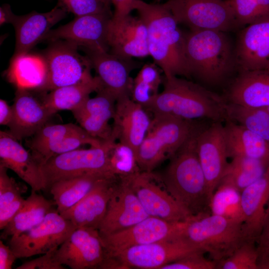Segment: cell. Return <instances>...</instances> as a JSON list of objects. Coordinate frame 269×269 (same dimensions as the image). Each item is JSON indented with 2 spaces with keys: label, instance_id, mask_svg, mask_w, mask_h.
Here are the masks:
<instances>
[{
  "label": "cell",
  "instance_id": "obj_1",
  "mask_svg": "<svg viewBox=\"0 0 269 269\" xmlns=\"http://www.w3.org/2000/svg\"><path fill=\"white\" fill-rule=\"evenodd\" d=\"M136 10L147 32L149 55L165 76L191 77L185 54V37L179 23L163 3L136 0Z\"/></svg>",
  "mask_w": 269,
  "mask_h": 269
},
{
  "label": "cell",
  "instance_id": "obj_2",
  "mask_svg": "<svg viewBox=\"0 0 269 269\" xmlns=\"http://www.w3.org/2000/svg\"><path fill=\"white\" fill-rule=\"evenodd\" d=\"M163 91L144 108L153 115H166L184 120H227L223 96L202 85L177 76L163 77Z\"/></svg>",
  "mask_w": 269,
  "mask_h": 269
},
{
  "label": "cell",
  "instance_id": "obj_3",
  "mask_svg": "<svg viewBox=\"0 0 269 269\" xmlns=\"http://www.w3.org/2000/svg\"><path fill=\"white\" fill-rule=\"evenodd\" d=\"M228 32L190 30L185 34V54L191 77L203 85H222L237 71L235 44Z\"/></svg>",
  "mask_w": 269,
  "mask_h": 269
},
{
  "label": "cell",
  "instance_id": "obj_4",
  "mask_svg": "<svg viewBox=\"0 0 269 269\" xmlns=\"http://www.w3.org/2000/svg\"><path fill=\"white\" fill-rule=\"evenodd\" d=\"M198 129L169 159L161 176L172 197L190 215L211 213L210 198L196 147Z\"/></svg>",
  "mask_w": 269,
  "mask_h": 269
},
{
  "label": "cell",
  "instance_id": "obj_5",
  "mask_svg": "<svg viewBox=\"0 0 269 269\" xmlns=\"http://www.w3.org/2000/svg\"><path fill=\"white\" fill-rule=\"evenodd\" d=\"M201 126L194 121L170 115H153L136 154L140 171L152 172L162 162L169 159Z\"/></svg>",
  "mask_w": 269,
  "mask_h": 269
},
{
  "label": "cell",
  "instance_id": "obj_6",
  "mask_svg": "<svg viewBox=\"0 0 269 269\" xmlns=\"http://www.w3.org/2000/svg\"><path fill=\"white\" fill-rule=\"evenodd\" d=\"M181 237L208 253L216 264L231 256L246 241L242 223L211 213L189 218Z\"/></svg>",
  "mask_w": 269,
  "mask_h": 269
},
{
  "label": "cell",
  "instance_id": "obj_7",
  "mask_svg": "<svg viewBox=\"0 0 269 269\" xmlns=\"http://www.w3.org/2000/svg\"><path fill=\"white\" fill-rule=\"evenodd\" d=\"M197 251H203L181 237L163 240L107 255L100 269H161Z\"/></svg>",
  "mask_w": 269,
  "mask_h": 269
},
{
  "label": "cell",
  "instance_id": "obj_8",
  "mask_svg": "<svg viewBox=\"0 0 269 269\" xmlns=\"http://www.w3.org/2000/svg\"><path fill=\"white\" fill-rule=\"evenodd\" d=\"M116 141L111 138L99 146L79 148L50 158L41 166L45 190L61 179L95 173L115 175L111 168L110 153Z\"/></svg>",
  "mask_w": 269,
  "mask_h": 269
},
{
  "label": "cell",
  "instance_id": "obj_9",
  "mask_svg": "<svg viewBox=\"0 0 269 269\" xmlns=\"http://www.w3.org/2000/svg\"><path fill=\"white\" fill-rule=\"evenodd\" d=\"M163 4L190 30L238 29L228 0H167Z\"/></svg>",
  "mask_w": 269,
  "mask_h": 269
},
{
  "label": "cell",
  "instance_id": "obj_10",
  "mask_svg": "<svg viewBox=\"0 0 269 269\" xmlns=\"http://www.w3.org/2000/svg\"><path fill=\"white\" fill-rule=\"evenodd\" d=\"M121 177L127 181L149 216L172 222H185L192 216L170 194L161 176L139 171Z\"/></svg>",
  "mask_w": 269,
  "mask_h": 269
},
{
  "label": "cell",
  "instance_id": "obj_11",
  "mask_svg": "<svg viewBox=\"0 0 269 269\" xmlns=\"http://www.w3.org/2000/svg\"><path fill=\"white\" fill-rule=\"evenodd\" d=\"M76 228L57 211L52 210L37 225L10 237L8 245L17 259L43 255L57 249Z\"/></svg>",
  "mask_w": 269,
  "mask_h": 269
},
{
  "label": "cell",
  "instance_id": "obj_12",
  "mask_svg": "<svg viewBox=\"0 0 269 269\" xmlns=\"http://www.w3.org/2000/svg\"><path fill=\"white\" fill-rule=\"evenodd\" d=\"M74 44L57 40L50 45L42 54L48 68V78L45 91L76 84L92 78V67L86 55L78 52Z\"/></svg>",
  "mask_w": 269,
  "mask_h": 269
},
{
  "label": "cell",
  "instance_id": "obj_13",
  "mask_svg": "<svg viewBox=\"0 0 269 269\" xmlns=\"http://www.w3.org/2000/svg\"><path fill=\"white\" fill-rule=\"evenodd\" d=\"M185 224L149 216L129 228L101 236L105 256L133 246L181 237Z\"/></svg>",
  "mask_w": 269,
  "mask_h": 269
},
{
  "label": "cell",
  "instance_id": "obj_14",
  "mask_svg": "<svg viewBox=\"0 0 269 269\" xmlns=\"http://www.w3.org/2000/svg\"><path fill=\"white\" fill-rule=\"evenodd\" d=\"M113 15L104 12L76 16L69 22L52 29L43 41L64 40L83 50L109 51L108 34Z\"/></svg>",
  "mask_w": 269,
  "mask_h": 269
},
{
  "label": "cell",
  "instance_id": "obj_15",
  "mask_svg": "<svg viewBox=\"0 0 269 269\" xmlns=\"http://www.w3.org/2000/svg\"><path fill=\"white\" fill-rule=\"evenodd\" d=\"M56 261L71 269L100 268L104 258V248L98 229L76 228L55 251Z\"/></svg>",
  "mask_w": 269,
  "mask_h": 269
},
{
  "label": "cell",
  "instance_id": "obj_16",
  "mask_svg": "<svg viewBox=\"0 0 269 269\" xmlns=\"http://www.w3.org/2000/svg\"><path fill=\"white\" fill-rule=\"evenodd\" d=\"M221 122H213L197 133L196 151L206 179L211 198L220 182L228 165L223 125Z\"/></svg>",
  "mask_w": 269,
  "mask_h": 269
},
{
  "label": "cell",
  "instance_id": "obj_17",
  "mask_svg": "<svg viewBox=\"0 0 269 269\" xmlns=\"http://www.w3.org/2000/svg\"><path fill=\"white\" fill-rule=\"evenodd\" d=\"M46 93L16 89L11 106L13 116L8 131L18 140L33 136L54 115L44 102Z\"/></svg>",
  "mask_w": 269,
  "mask_h": 269
},
{
  "label": "cell",
  "instance_id": "obj_18",
  "mask_svg": "<svg viewBox=\"0 0 269 269\" xmlns=\"http://www.w3.org/2000/svg\"><path fill=\"white\" fill-rule=\"evenodd\" d=\"M148 217L127 181L119 177L98 230L101 236L109 235L129 228Z\"/></svg>",
  "mask_w": 269,
  "mask_h": 269
},
{
  "label": "cell",
  "instance_id": "obj_19",
  "mask_svg": "<svg viewBox=\"0 0 269 269\" xmlns=\"http://www.w3.org/2000/svg\"><path fill=\"white\" fill-rule=\"evenodd\" d=\"M238 72L269 66V16L248 25L238 32L235 44Z\"/></svg>",
  "mask_w": 269,
  "mask_h": 269
},
{
  "label": "cell",
  "instance_id": "obj_20",
  "mask_svg": "<svg viewBox=\"0 0 269 269\" xmlns=\"http://www.w3.org/2000/svg\"><path fill=\"white\" fill-rule=\"evenodd\" d=\"M118 180L119 177L116 176L100 179L82 199L60 215L76 228L88 227L98 230Z\"/></svg>",
  "mask_w": 269,
  "mask_h": 269
},
{
  "label": "cell",
  "instance_id": "obj_21",
  "mask_svg": "<svg viewBox=\"0 0 269 269\" xmlns=\"http://www.w3.org/2000/svg\"><path fill=\"white\" fill-rule=\"evenodd\" d=\"M111 138L131 147L136 152L149 128L151 119L140 104L129 96L116 101Z\"/></svg>",
  "mask_w": 269,
  "mask_h": 269
},
{
  "label": "cell",
  "instance_id": "obj_22",
  "mask_svg": "<svg viewBox=\"0 0 269 269\" xmlns=\"http://www.w3.org/2000/svg\"><path fill=\"white\" fill-rule=\"evenodd\" d=\"M104 89L116 99L131 95L133 80L131 71L136 65L109 52L84 50Z\"/></svg>",
  "mask_w": 269,
  "mask_h": 269
},
{
  "label": "cell",
  "instance_id": "obj_23",
  "mask_svg": "<svg viewBox=\"0 0 269 269\" xmlns=\"http://www.w3.org/2000/svg\"><path fill=\"white\" fill-rule=\"evenodd\" d=\"M110 53L126 59L149 55L146 26L139 16L130 14L110 22Z\"/></svg>",
  "mask_w": 269,
  "mask_h": 269
},
{
  "label": "cell",
  "instance_id": "obj_24",
  "mask_svg": "<svg viewBox=\"0 0 269 269\" xmlns=\"http://www.w3.org/2000/svg\"><path fill=\"white\" fill-rule=\"evenodd\" d=\"M7 131H0V164L13 171L35 191L45 190L41 165Z\"/></svg>",
  "mask_w": 269,
  "mask_h": 269
},
{
  "label": "cell",
  "instance_id": "obj_25",
  "mask_svg": "<svg viewBox=\"0 0 269 269\" xmlns=\"http://www.w3.org/2000/svg\"><path fill=\"white\" fill-rule=\"evenodd\" d=\"M96 95L89 97L78 108L72 111L80 126L90 135L102 140L111 139L116 100L109 92L101 88Z\"/></svg>",
  "mask_w": 269,
  "mask_h": 269
},
{
  "label": "cell",
  "instance_id": "obj_26",
  "mask_svg": "<svg viewBox=\"0 0 269 269\" xmlns=\"http://www.w3.org/2000/svg\"><path fill=\"white\" fill-rule=\"evenodd\" d=\"M68 12L58 5L50 11H32L17 15L12 24L15 33L14 57L30 52L36 44L43 41L54 25L65 18Z\"/></svg>",
  "mask_w": 269,
  "mask_h": 269
},
{
  "label": "cell",
  "instance_id": "obj_27",
  "mask_svg": "<svg viewBox=\"0 0 269 269\" xmlns=\"http://www.w3.org/2000/svg\"><path fill=\"white\" fill-rule=\"evenodd\" d=\"M269 203V165L265 173L241 193L243 231L245 241H257Z\"/></svg>",
  "mask_w": 269,
  "mask_h": 269
},
{
  "label": "cell",
  "instance_id": "obj_28",
  "mask_svg": "<svg viewBox=\"0 0 269 269\" xmlns=\"http://www.w3.org/2000/svg\"><path fill=\"white\" fill-rule=\"evenodd\" d=\"M238 72L223 96L226 102L248 107H269V70Z\"/></svg>",
  "mask_w": 269,
  "mask_h": 269
},
{
  "label": "cell",
  "instance_id": "obj_29",
  "mask_svg": "<svg viewBox=\"0 0 269 269\" xmlns=\"http://www.w3.org/2000/svg\"><path fill=\"white\" fill-rule=\"evenodd\" d=\"M5 75L16 89L45 92L48 68L42 54L28 52L12 57Z\"/></svg>",
  "mask_w": 269,
  "mask_h": 269
},
{
  "label": "cell",
  "instance_id": "obj_30",
  "mask_svg": "<svg viewBox=\"0 0 269 269\" xmlns=\"http://www.w3.org/2000/svg\"><path fill=\"white\" fill-rule=\"evenodd\" d=\"M223 125L228 158L245 156L269 160V142L258 134L230 120Z\"/></svg>",
  "mask_w": 269,
  "mask_h": 269
},
{
  "label": "cell",
  "instance_id": "obj_31",
  "mask_svg": "<svg viewBox=\"0 0 269 269\" xmlns=\"http://www.w3.org/2000/svg\"><path fill=\"white\" fill-rule=\"evenodd\" d=\"M102 87L101 82L96 75L90 79L59 87L46 93L44 102L54 114L62 110L72 112L90 97L92 93L96 92Z\"/></svg>",
  "mask_w": 269,
  "mask_h": 269
},
{
  "label": "cell",
  "instance_id": "obj_32",
  "mask_svg": "<svg viewBox=\"0 0 269 269\" xmlns=\"http://www.w3.org/2000/svg\"><path fill=\"white\" fill-rule=\"evenodd\" d=\"M113 176L116 175L95 173L61 179L52 184L48 190L52 195L57 211L61 214L82 199L99 180Z\"/></svg>",
  "mask_w": 269,
  "mask_h": 269
},
{
  "label": "cell",
  "instance_id": "obj_33",
  "mask_svg": "<svg viewBox=\"0 0 269 269\" xmlns=\"http://www.w3.org/2000/svg\"><path fill=\"white\" fill-rule=\"evenodd\" d=\"M52 205L50 201L31 190L22 206L2 230L1 238L18 235L37 225L52 210Z\"/></svg>",
  "mask_w": 269,
  "mask_h": 269
},
{
  "label": "cell",
  "instance_id": "obj_34",
  "mask_svg": "<svg viewBox=\"0 0 269 269\" xmlns=\"http://www.w3.org/2000/svg\"><path fill=\"white\" fill-rule=\"evenodd\" d=\"M269 160L236 156L228 162L221 181L230 183L241 192L265 173Z\"/></svg>",
  "mask_w": 269,
  "mask_h": 269
},
{
  "label": "cell",
  "instance_id": "obj_35",
  "mask_svg": "<svg viewBox=\"0 0 269 269\" xmlns=\"http://www.w3.org/2000/svg\"><path fill=\"white\" fill-rule=\"evenodd\" d=\"M227 120L238 124L269 142V111L267 108L245 106L226 102Z\"/></svg>",
  "mask_w": 269,
  "mask_h": 269
},
{
  "label": "cell",
  "instance_id": "obj_36",
  "mask_svg": "<svg viewBox=\"0 0 269 269\" xmlns=\"http://www.w3.org/2000/svg\"><path fill=\"white\" fill-rule=\"evenodd\" d=\"M241 193L233 185L220 181L211 198V213L243 224Z\"/></svg>",
  "mask_w": 269,
  "mask_h": 269
},
{
  "label": "cell",
  "instance_id": "obj_37",
  "mask_svg": "<svg viewBox=\"0 0 269 269\" xmlns=\"http://www.w3.org/2000/svg\"><path fill=\"white\" fill-rule=\"evenodd\" d=\"M7 168L0 164V229L3 230L23 205L22 190Z\"/></svg>",
  "mask_w": 269,
  "mask_h": 269
},
{
  "label": "cell",
  "instance_id": "obj_38",
  "mask_svg": "<svg viewBox=\"0 0 269 269\" xmlns=\"http://www.w3.org/2000/svg\"><path fill=\"white\" fill-rule=\"evenodd\" d=\"M160 70L154 63H145L133 79L131 97L143 108L159 93L163 81Z\"/></svg>",
  "mask_w": 269,
  "mask_h": 269
},
{
  "label": "cell",
  "instance_id": "obj_39",
  "mask_svg": "<svg viewBox=\"0 0 269 269\" xmlns=\"http://www.w3.org/2000/svg\"><path fill=\"white\" fill-rule=\"evenodd\" d=\"M80 126L72 123L49 124L47 123L37 132L26 144L37 159L47 148L61 139L72 134L84 131Z\"/></svg>",
  "mask_w": 269,
  "mask_h": 269
},
{
  "label": "cell",
  "instance_id": "obj_40",
  "mask_svg": "<svg viewBox=\"0 0 269 269\" xmlns=\"http://www.w3.org/2000/svg\"><path fill=\"white\" fill-rule=\"evenodd\" d=\"M238 29L269 16V0H228Z\"/></svg>",
  "mask_w": 269,
  "mask_h": 269
},
{
  "label": "cell",
  "instance_id": "obj_41",
  "mask_svg": "<svg viewBox=\"0 0 269 269\" xmlns=\"http://www.w3.org/2000/svg\"><path fill=\"white\" fill-rule=\"evenodd\" d=\"M105 140L94 137L85 130L82 132L69 135L47 148L37 158L42 166L48 160L56 155L69 152L84 145L99 146Z\"/></svg>",
  "mask_w": 269,
  "mask_h": 269
},
{
  "label": "cell",
  "instance_id": "obj_42",
  "mask_svg": "<svg viewBox=\"0 0 269 269\" xmlns=\"http://www.w3.org/2000/svg\"><path fill=\"white\" fill-rule=\"evenodd\" d=\"M111 168L118 177L125 176L140 171L135 151L130 146L116 141L110 153Z\"/></svg>",
  "mask_w": 269,
  "mask_h": 269
},
{
  "label": "cell",
  "instance_id": "obj_43",
  "mask_svg": "<svg viewBox=\"0 0 269 269\" xmlns=\"http://www.w3.org/2000/svg\"><path fill=\"white\" fill-rule=\"evenodd\" d=\"M257 243L245 241L229 257L216 264V269H258Z\"/></svg>",
  "mask_w": 269,
  "mask_h": 269
},
{
  "label": "cell",
  "instance_id": "obj_44",
  "mask_svg": "<svg viewBox=\"0 0 269 269\" xmlns=\"http://www.w3.org/2000/svg\"><path fill=\"white\" fill-rule=\"evenodd\" d=\"M57 5L76 17L110 12L109 6L101 0H57Z\"/></svg>",
  "mask_w": 269,
  "mask_h": 269
},
{
  "label": "cell",
  "instance_id": "obj_45",
  "mask_svg": "<svg viewBox=\"0 0 269 269\" xmlns=\"http://www.w3.org/2000/svg\"><path fill=\"white\" fill-rule=\"evenodd\" d=\"M203 251H197L163 266L161 269H216V263L206 259Z\"/></svg>",
  "mask_w": 269,
  "mask_h": 269
},
{
  "label": "cell",
  "instance_id": "obj_46",
  "mask_svg": "<svg viewBox=\"0 0 269 269\" xmlns=\"http://www.w3.org/2000/svg\"><path fill=\"white\" fill-rule=\"evenodd\" d=\"M57 250V249H56ZM56 250L51 251L32 260L25 262L18 266L16 269H65L55 258Z\"/></svg>",
  "mask_w": 269,
  "mask_h": 269
},
{
  "label": "cell",
  "instance_id": "obj_47",
  "mask_svg": "<svg viewBox=\"0 0 269 269\" xmlns=\"http://www.w3.org/2000/svg\"><path fill=\"white\" fill-rule=\"evenodd\" d=\"M257 248L258 261L269 255V203L267 208L262 231L257 241Z\"/></svg>",
  "mask_w": 269,
  "mask_h": 269
},
{
  "label": "cell",
  "instance_id": "obj_48",
  "mask_svg": "<svg viewBox=\"0 0 269 269\" xmlns=\"http://www.w3.org/2000/svg\"><path fill=\"white\" fill-rule=\"evenodd\" d=\"M137 0H110L115 7L112 17L113 20H118L130 14L134 10V3Z\"/></svg>",
  "mask_w": 269,
  "mask_h": 269
},
{
  "label": "cell",
  "instance_id": "obj_49",
  "mask_svg": "<svg viewBox=\"0 0 269 269\" xmlns=\"http://www.w3.org/2000/svg\"><path fill=\"white\" fill-rule=\"evenodd\" d=\"M17 259L9 246L5 245L0 241V269H11L15 260Z\"/></svg>",
  "mask_w": 269,
  "mask_h": 269
},
{
  "label": "cell",
  "instance_id": "obj_50",
  "mask_svg": "<svg viewBox=\"0 0 269 269\" xmlns=\"http://www.w3.org/2000/svg\"><path fill=\"white\" fill-rule=\"evenodd\" d=\"M13 116V111L11 106L3 100H0V125L9 126Z\"/></svg>",
  "mask_w": 269,
  "mask_h": 269
},
{
  "label": "cell",
  "instance_id": "obj_51",
  "mask_svg": "<svg viewBox=\"0 0 269 269\" xmlns=\"http://www.w3.org/2000/svg\"><path fill=\"white\" fill-rule=\"evenodd\" d=\"M11 9L10 5L7 3L2 4L0 7V25L10 23L12 24L16 18Z\"/></svg>",
  "mask_w": 269,
  "mask_h": 269
},
{
  "label": "cell",
  "instance_id": "obj_52",
  "mask_svg": "<svg viewBox=\"0 0 269 269\" xmlns=\"http://www.w3.org/2000/svg\"><path fill=\"white\" fill-rule=\"evenodd\" d=\"M258 269H269V255L258 261Z\"/></svg>",
  "mask_w": 269,
  "mask_h": 269
},
{
  "label": "cell",
  "instance_id": "obj_53",
  "mask_svg": "<svg viewBox=\"0 0 269 269\" xmlns=\"http://www.w3.org/2000/svg\"><path fill=\"white\" fill-rule=\"evenodd\" d=\"M104 3H105L106 5L109 6L110 3L111 2L110 0H101Z\"/></svg>",
  "mask_w": 269,
  "mask_h": 269
},
{
  "label": "cell",
  "instance_id": "obj_54",
  "mask_svg": "<svg viewBox=\"0 0 269 269\" xmlns=\"http://www.w3.org/2000/svg\"><path fill=\"white\" fill-rule=\"evenodd\" d=\"M156 0L159 2V1H161V0Z\"/></svg>",
  "mask_w": 269,
  "mask_h": 269
},
{
  "label": "cell",
  "instance_id": "obj_55",
  "mask_svg": "<svg viewBox=\"0 0 269 269\" xmlns=\"http://www.w3.org/2000/svg\"><path fill=\"white\" fill-rule=\"evenodd\" d=\"M267 108L268 109V111H269V107H268Z\"/></svg>",
  "mask_w": 269,
  "mask_h": 269
},
{
  "label": "cell",
  "instance_id": "obj_56",
  "mask_svg": "<svg viewBox=\"0 0 269 269\" xmlns=\"http://www.w3.org/2000/svg\"><path fill=\"white\" fill-rule=\"evenodd\" d=\"M268 69V70H269V66L268 68L267 69Z\"/></svg>",
  "mask_w": 269,
  "mask_h": 269
}]
</instances>
